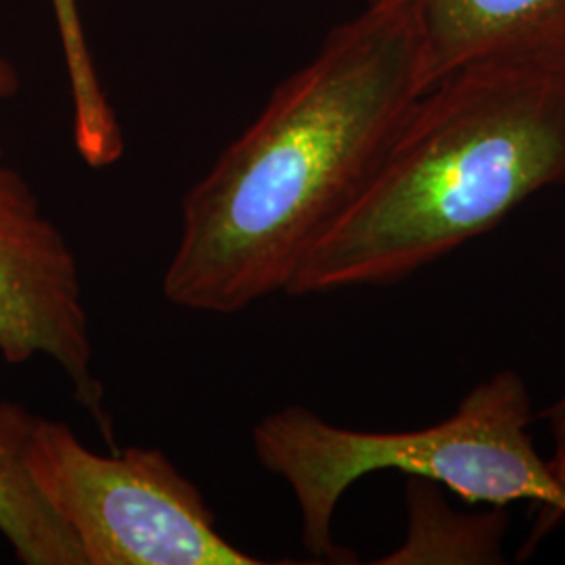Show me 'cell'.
Returning a JSON list of instances; mask_svg holds the SVG:
<instances>
[{"instance_id":"1","label":"cell","mask_w":565,"mask_h":565,"mask_svg":"<svg viewBox=\"0 0 565 565\" xmlns=\"http://www.w3.org/2000/svg\"><path fill=\"white\" fill-rule=\"evenodd\" d=\"M425 90L413 23L401 9L369 0L273 90L256 120L186 191L163 273L166 300L235 315L287 294Z\"/></svg>"},{"instance_id":"2","label":"cell","mask_w":565,"mask_h":565,"mask_svg":"<svg viewBox=\"0 0 565 565\" xmlns=\"http://www.w3.org/2000/svg\"><path fill=\"white\" fill-rule=\"evenodd\" d=\"M565 184V63L488 61L434 82L287 294L401 281Z\"/></svg>"},{"instance_id":"3","label":"cell","mask_w":565,"mask_h":565,"mask_svg":"<svg viewBox=\"0 0 565 565\" xmlns=\"http://www.w3.org/2000/svg\"><path fill=\"white\" fill-rule=\"evenodd\" d=\"M532 403L513 371L476 385L440 424L413 431H359L329 424L294 404L270 413L252 431L256 457L289 486L306 551L348 562L333 541V515L350 486L369 473L398 471L459 494L471 505L505 509L539 503L534 539L565 518V497L530 436Z\"/></svg>"},{"instance_id":"4","label":"cell","mask_w":565,"mask_h":565,"mask_svg":"<svg viewBox=\"0 0 565 565\" xmlns=\"http://www.w3.org/2000/svg\"><path fill=\"white\" fill-rule=\"evenodd\" d=\"M23 461L86 565H258L231 545L202 490L158 448L93 452L61 422L34 417Z\"/></svg>"},{"instance_id":"5","label":"cell","mask_w":565,"mask_h":565,"mask_svg":"<svg viewBox=\"0 0 565 565\" xmlns=\"http://www.w3.org/2000/svg\"><path fill=\"white\" fill-rule=\"evenodd\" d=\"M36 356L60 366L76 401L111 436L78 258L0 149V359L23 364Z\"/></svg>"},{"instance_id":"6","label":"cell","mask_w":565,"mask_h":565,"mask_svg":"<svg viewBox=\"0 0 565 565\" xmlns=\"http://www.w3.org/2000/svg\"><path fill=\"white\" fill-rule=\"evenodd\" d=\"M401 9L422 44L427 88L488 61L565 63V0H377Z\"/></svg>"},{"instance_id":"7","label":"cell","mask_w":565,"mask_h":565,"mask_svg":"<svg viewBox=\"0 0 565 565\" xmlns=\"http://www.w3.org/2000/svg\"><path fill=\"white\" fill-rule=\"evenodd\" d=\"M34 415L0 403V534L25 565H86L81 546L42 501L23 461Z\"/></svg>"},{"instance_id":"8","label":"cell","mask_w":565,"mask_h":565,"mask_svg":"<svg viewBox=\"0 0 565 565\" xmlns=\"http://www.w3.org/2000/svg\"><path fill=\"white\" fill-rule=\"evenodd\" d=\"M408 534L403 546L380 564H497L503 562L507 515L492 507L482 515H465L446 505L438 484L411 478Z\"/></svg>"},{"instance_id":"9","label":"cell","mask_w":565,"mask_h":565,"mask_svg":"<svg viewBox=\"0 0 565 565\" xmlns=\"http://www.w3.org/2000/svg\"><path fill=\"white\" fill-rule=\"evenodd\" d=\"M74 111V141L90 168H109L124 153L120 121L105 93L93 46L86 39L78 0H49Z\"/></svg>"},{"instance_id":"10","label":"cell","mask_w":565,"mask_h":565,"mask_svg":"<svg viewBox=\"0 0 565 565\" xmlns=\"http://www.w3.org/2000/svg\"><path fill=\"white\" fill-rule=\"evenodd\" d=\"M551 427H553V436H555V452L551 459H546L548 471L555 480V484L559 486V490L565 497V398L555 404L548 413H546Z\"/></svg>"},{"instance_id":"11","label":"cell","mask_w":565,"mask_h":565,"mask_svg":"<svg viewBox=\"0 0 565 565\" xmlns=\"http://www.w3.org/2000/svg\"><path fill=\"white\" fill-rule=\"evenodd\" d=\"M20 90V76L11 61L0 53V103L11 99Z\"/></svg>"}]
</instances>
